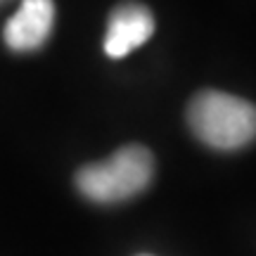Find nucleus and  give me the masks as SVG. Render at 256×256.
Wrapping results in <instances>:
<instances>
[{
	"mask_svg": "<svg viewBox=\"0 0 256 256\" xmlns=\"http://www.w3.org/2000/svg\"><path fill=\"white\" fill-rule=\"evenodd\" d=\"M192 133L214 150H240L256 140V104L220 90H202L188 104Z\"/></svg>",
	"mask_w": 256,
	"mask_h": 256,
	"instance_id": "nucleus-1",
	"label": "nucleus"
},
{
	"mask_svg": "<svg viewBox=\"0 0 256 256\" xmlns=\"http://www.w3.org/2000/svg\"><path fill=\"white\" fill-rule=\"evenodd\" d=\"M154 178V156L142 145H126L110 159L78 168L76 188L95 204H119L145 192Z\"/></svg>",
	"mask_w": 256,
	"mask_h": 256,
	"instance_id": "nucleus-2",
	"label": "nucleus"
},
{
	"mask_svg": "<svg viewBox=\"0 0 256 256\" xmlns=\"http://www.w3.org/2000/svg\"><path fill=\"white\" fill-rule=\"evenodd\" d=\"M154 34V17L140 2H121L112 10L107 34H104V52L114 60L126 57L136 48L150 40Z\"/></svg>",
	"mask_w": 256,
	"mask_h": 256,
	"instance_id": "nucleus-3",
	"label": "nucleus"
},
{
	"mask_svg": "<svg viewBox=\"0 0 256 256\" xmlns=\"http://www.w3.org/2000/svg\"><path fill=\"white\" fill-rule=\"evenodd\" d=\"M55 24V2L52 0H22V8L12 14L2 38L10 50L31 52L43 46Z\"/></svg>",
	"mask_w": 256,
	"mask_h": 256,
	"instance_id": "nucleus-4",
	"label": "nucleus"
},
{
	"mask_svg": "<svg viewBox=\"0 0 256 256\" xmlns=\"http://www.w3.org/2000/svg\"><path fill=\"white\" fill-rule=\"evenodd\" d=\"M145 256H147V254H145Z\"/></svg>",
	"mask_w": 256,
	"mask_h": 256,
	"instance_id": "nucleus-5",
	"label": "nucleus"
}]
</instances>
